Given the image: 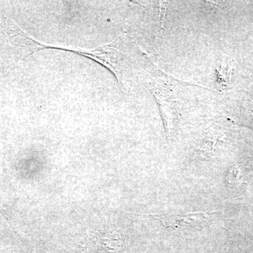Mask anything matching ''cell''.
<instances>
[{"label":"cell","mask_w":253,"mask_h":253,"mask_svg":"<svg viewBox=\"0 0 253 253\" xmlns=\"http://www.w3.org/2000/svg\"><path fill=\"white\" fill-rule=\"evenodd\" d=\"M210 219V214L204 212L166 214L159 217L162 225L170 230H191L203 226Z\"/></svg>","instance_id":"6da1fadb"},{"label":"cell","mask_w":253,"mask_h":253,"mask_svg":"<svg viewBox=\"0 0 253 253\" xmlns=\"http://www.w3.org/2000/svg\"><path fill=\"white\" fill-rule=\"evenodd\" d=\"M0 214L4 217V219H6V221L9 223V225L11 226V228L13 229L12 224H11V221H10V219L9 216H8L7 213L6 212L4 208H2V206L0 205Z\"/></svg>","instance_id":"7a4b0ae2"}]
</instances>
